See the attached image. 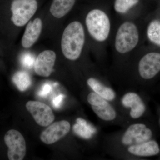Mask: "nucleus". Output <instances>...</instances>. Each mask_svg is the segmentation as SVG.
<instances>
[{
	"instance_id": "obj_1",
	"label": "nucleus",
	"mask_w": 160,
	"mask_h": 160,
	"mask_svg": "<svg viewBox=\"0 0 160 160\" xmlns=\"http://www.w3.org/2000/svg\"><path fill=\"white\" fill-rule=\"evenodd\" d=\"M152 130L145 123L138 121L131 122L124 129L106 137L105 149L109 154L114 157L129 146L152 139Z\"/></svg>"
},
{
	"instance_id": "obj_2",
	"label": "nucleus",
	"mask_w": 160,
	"mask_h": 160,
	"mask_svg": "<svg viewBox=\"0 0 160 160\" xmlns=\"http://www.w3.org/2000/svg\"><path fill=\"white\" fill-rule=\"evenodd\" d=\"M84 28L80 22H73L66 27L62 37L61 46L64 56L69 60H77L85 43Z\"/></svg>"
},
{
	"instance_id": "obj_3",
	"label": "nucleus",
	"mask_w": 160,
	"mask_h": 160,
	"mask_svg": "<svg viewBox=\"0 0 160 160\" xmlns=\"http://www.w3.org/2000/svg\"><path fill=\"white\" fill-rule=\"evenodd\" d=\"M87 101L96 115L103 122L121 124L125 126L129 123L117 106L95 92L92 91L88 93Z\"/></svg>"
},
{
	"instance_id": "obj_4",
	"label": "nucleus",
	"mask_w": 160,
	"mask_h": 160,
	"mask_svg": "<svg viewBox=\"0 0 160 160\" xmlns=\"http://www.w3.org/2000/svg\"><path fill=\"white\" fill-rule=\"evenodd\" d=\"M117 107L129 123L142 118L146 111V106L143 98L136 91L129 90L119 96Z\"/></svg>"
},
{
	"instance_id": "obj_5",
	"label": "nucleus",
	"mask_w": 160,
	"mask_h": 160,
	"mask_svg": "<svg viewBox=\"0 0 160 160\" xmlns=\"http://www.w3.org/2000/svg\"><path fill=\"white\" fill-rule=\"evenodd\" d=\"M86 25L89 34L98 42L105 41L110 30L109 18L104 12L95 9L89 12L86 16Z\"/></svg>"
},
{
	"instance_id": "obj_6",
	"label": "nucleus",
	"mask_w": 160,
	"mask_h": 160,
	"mask_svg": "<svg viewBox=\"0 0 160 160\" xmlns=\"http://www.w3.org/2000/svg\"><path fill=\"white\" fill-rule=\"evenodd\" d=\"M36 0H12L9 6L10 22L16 27L26 25L37 10Z\"/></svg>"
},
{
	"instance_id": "obj_7",
	"label": "nucleus",
	"mask_w": 160,
	"mask_h": 160,
	"mask_svg": "<svg viewBox=\"0 0 160 160\" xmlns=\"http://www.w3.org/2000/svg\"><path fill=\"white\" fill-rule=\"evenodd\" d=\"M139 42L137 27L133 23L126 22L120 26L116 36V49L119 53H127L135 48Z\"/></svg>"
},
{
	"instance_id": "obj_8",
	"label": "nucleus",
	"mask_w": 160,
	"mask_h": 160,
	"mask_svg": "<svg viewBox=\"0 0 160 160\" xmlns=\"http://www.w3.org/2000/svg\"><path fill=\"white\" fill-rule=\"evenodd\" d=\"M160 152L159 144L151 139L129 146L118 152L114 157L124 159L149 157L157 155Z\"/></svg>"
},
{
	"instance_id": "obj_9",
	"label": "nucleus",
	"mask_w": 160,
	"mask_h": 160,
	"mask_svg": "<svg viewBox=\"0 0 160 160\" xmlns=\"http://www.w3.org/2000/svg\"><path fill=\"white\" fill-rule=\"evenodd\" d=\"M4 141L8 146L9 160H22L26 152V141L22 135L15 129H10L5 134Z\"/></svg>"
},
{
	"instance_id": "obj_10",
	"label": "nucleus",
	"mask_w": 160,
	"mask_h": 160,
	"mask_svg": "<svg viewBox=\"0 0 160 160\" xmlns=\"http://www.w3.org/2000/svg\"><path fill=\"white\" fill-rule=\"evenodd\" d=\"M160 72V53L159 52L147 53L139 62L138 72L142 79H151Z\"/></svg>"
},
{
	"instance_id": "obj_11",
	"label": "nucleus",
	"mask_w": 160,
	"mask_h": 160,
	"mask_svg": "<svg viewBox=\"0 0 160 160\" xmlns=\"http://www.w3.org/2000/svg\"><path fill=\"white\" fill-rule=\"evenodd\" d=\"M26 108L38 125L48 126L53 122L54 113L50 107L38 101H29L26 104Z\"/></svg>"
},
{
	"instance_id": "obj_12",
	"label": "nucleus",
	"mask_w": 160,
	"mask_h": 160,
	"mask_svg": "<svg viewBox=\"0 0 160 160\" xmlns=\"http://www.w3.org/2000/svg\"><path fill=\"white\" fill-rule=\"evenodd\" d=\"M71 129V125L68 121L62 120L53 123L41 133L40 139L46 144L56 142L68 134Z\"/></svg>"
},
{
	"instance_id": "obj_13",
	"label": "nucleus",
	"mask_w": 160,
	"mask_h": 160,
	"mask_svg": "<svg viewBox=\"0 0 160 160\" xmlns=\"http://www.w3.org/2000/svg\"><path fill=\"white\" fill-rule=\"evenodd\" d=\"M56 59L54 51L45 50L38 55L35 62L34 71L38 75L48 77L53 71Z\"/></svg>"
},
{
	"instance_id": "obj_14",
	"label": "nucleus",
	"mask_w": 160,
	"mask_h": 160,
	"mask_svg": "<svg viewBox=\"0 0 160 160\" xmlns=\"http://www.w3.org/2000/svg\"><path fill=\"white\" fill-rule=\"evenodd\" d=\"M87 84L92 91L111 102L117 107L119 96L112 87L101 80L94 77L88 78L87 80Z\"/></svg>"
},
{
	"instance_id": "obj_15",
	"label": "nucleus",
	"mask_w": 160,
	"mask_h": 160,
	"mask_svg": "<svg viewBox=\"0 0 160 160\" xmlns=\"http://www.w3.org/2000/svg\"><path fill=\"white\" fill-rule=\"evenodd\" d=\"M42 29V23L40 18L30 21L27 26L22 40L23 47L29 48L36 42Z\"/></svg>"
},
{
	"instance_id": "obj_16",
	"label": "nucleus",
	"mask_w": 160,
	"mask_h": 160,
	"mask_svg": "<svg viewBox=\"0 0 160 160\" xmlns=\"http://www.w3.org/2000/svg\"><path fill=\"white\" fill-rule=\"evenodd\" d=\"M76 0H53L50 12L54 17L60 18L72 9Z\"/></svg>"
},
{
	"instance_id": "obj_17",
	"label": "nucleus",
	"mask_w": 160,
	"mask_h": 160,
	"mask_svg": "<svg viewBox=\"0 0 160 160\" xmlns=\"http://www.w3.org/2000/svg\"><path fill=\"white\" fill-rule=\"evenodd\" d=\"M76 122L72 126V130L78 136L85 139H89L95 134V128L87 122L86 120L79 118L77 119Z\"/></svg>"
},
{
	"instance_id": "obj_18",
	"label": "nucleus",
	"mask_w": 160,
	"mask_h": 160,
	"mask_svg": "<svg viewBox=\"0 0 160 160\" xmlns=\"http://www.w3.org/2000/svg\"><path fill=\"white\" fill-rule=\"evenodd\" d=\"M12 80L18 89L21 91H26L32 84L30 75L25 71L17 72L13 75Z\"/></svg>"
},
{
	"instance_id": "obj_19",
	"label": "nucleus",
	"mask_w": 160,
	"mask_h": 160,
	"mask_svg": "<svg viewBox=\"0 0 160 160\" xmlns=\"http://www.w3.org/2000/svg\"><path fill=\"white\" fill-rule=\"evenodd\" d=\"M147 32L150 42L160 46V21L153 20L149 23Z\"/></svg>"
},
{
	"instance_id": "obj_20",
	"label": "nucleus",
	"mask_w": 160,
	"mask_h": 160,
	"mask_svg": "<svg viewBox=\"0 0 160 160\" xmlns=\"http://www.w3.org/2000/svg\"><path fill=\"white\" fill-rule=\"evenodd\" d=\"M139 0H116L114 9L117 12L125 13L137 4Z\"/></svg>"
},
{
	"instance_id": "obj_21",
	"label": "nucleus",
	"mask_w": 160,
	"mask_h": 160,
	"mask_svg": "<svg viewBox=\"0 0 160 160\" xmlns=\"http://www.w3.org/2000/svg\"><path fill=\"white\" fill-rule=\"evenodd\" d=\"M35 62L34 57L29 52L24 53L21 58V62L22 65L28 69H31L34 66Z\"/></svg>"
},
{
	"instance_id": "obj_22",
	"label": "nucleus",
	"mask_w": 160,
	"mask_h": 160,
	"mask_svg": "<svg viewBox=\"0 0 160 160\" xmlns=\"http://www.w3.org/2000/svg\"><path fill=\"white\" fill-rule=\"evenodd\" d=\"M65 96L63 94H60L55 98L52 101V105L56 109H59L62 106Z\"/></svg>"
},
{
	"instance_id": "obj_23",
	"label": "nucleus",
	"mask_w": 160,
	"mask_h": 160,
	"mask_svg": "<svg viewBox=\"0 0 160 160\" xmlns=\"http://www.w3.org/2000/svg\"><path fill=\"white\" fill-rule=\"evenodd\" d=\"M51 90V87L49 84L46 83L42 87V89L38 92L40 96L46 97L49 94Z\"/></svg>"
}]
</instances>
